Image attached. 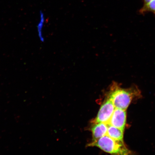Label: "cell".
Masks as SVG:
<instances>
[{"label":"cell","instance_id":"cell-6","mask_svg":"<svg viewBox=\"0 0 155 155\" xmlns=\"http://www.w3.org/2000/svg\"><path fill=\"white\" fill-rule=\"evenodd\" d=\"M124 131L119 128L108 125L106 135L114 140L124 141Z\"/></svg>","mask_w":155,"mask_h":155},{"label":"cell","instance_id":"cell-2","mask_svg":"<svg viewBox=\"0 0 155 155\" xmlns=\"http://www.w3.org/2000/svg\"><path fill=\"white\" fill-rule=\"evenodd\" d=\"M109 98L116 108L126 110L132 99V94L129 91L117 89L111 93Z\"/></svg>","mask_w":155,"mask_h":155},{"label":"cell","instance_id":"cell-3","mask_svg":"<svg viewBox=\"0 0 155 155\" xmlns=\"http://www.w3.org/2000/svg\"><path fill=\"white\" fill-rule=\"evenodd\" d=\"M115 108L111 101L108 99L101 107L94 120L95 123H103L108 124Z\"/></svg>","mask_w":155,"mask_h":155},{"label":"cell","instance_id":"cell-7","mask_svg":"<svg viewBox=\"0 0 155 155\" xmlns=\"http://www.w3.org/2000/svg\"><path fill=\"white\" fill-rule=\"evenodd\" d=\"M148 12H152L155 15V0H150L148 3L143 5L139 11V12L142 14Z\"/></svg>","mask_w":155,"mask_h":155},{"label":"cell","instance_id":"cell-5","mask_svg":"<svg viewBox=\"0 0 155 155\" xmlns=\"http://www.w3.org/2000/svg\"><path fill=\"white\" fill-rule=\"evenodd\" d=\"M95 124L91 129L93 140L106 135L108 129L107 124L103 123Z\"/></svg>","mask_w":155,"mask_h":155},{"label":"cell","instance_id":"cell-4","mask_svg":"<svg viewBox=\"0 0 155 155\" xmlns=\"http://www.w3.org/2000/svg\"><path fill=\"white\" fill-rule=\"evenodd\" d=\"M126 110L115 108L108 125L119 128L124 130L126 123Z\"/></svg>","mask_w":155,"mask_h":155},{"label":"cell","instance_id":"cell-1","mask_svg":"<svg viewBox=\"0 0 155 155\" xmlns=\"http://www.w3.org/2000/svg\"><path fill=\"white\" fill-rule=\"evenodd\" d=\"M88 145L97 147L104 152L111 154L127 155L130 153L124 141L114 140L107 135L93 140Z\"/></svg>","mask_w":155,"mask_h":155}]
</instances>
